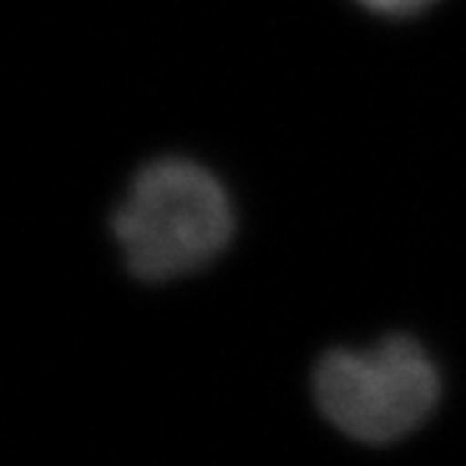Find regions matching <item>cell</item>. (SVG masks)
<instances>
[{"label": "cell", "mask_w": 466, "mask_h": 466, "mask_svg": "<svg viewBox=\"0 0 466 466\" xmlns=\"http://www.w3.org/2000/svg\"><path fill=\"white\" fill-rule=\"evenodd\" d=\"M320 413L360 444H393L419 430L441 399L432 357L408 335L369 349H335L315 369Z\"/></svg>", "instance_id": "7a4b0ae2"}, {"label": "cell", "mask_w": 466, "mask_h": 466, "mask_svg": "<svg viewBox=\"0 0 466 466\" xmlns=\"http://www.w3.org/2000/svg\"><path fill=\"white\" fill-rule=\"evenodd\" d=\"M225 186L199 163L160 157L136 175L113 214V233L132 276L172 281L211 264L233 237Z\"/></svg>", "instance_id": "6da1fadb"}, {"label": "cell", "mask_w": 466, "mask_h": 466, "mask_svg": "<svg viewBox=\"0 0 466 466\" xmlns=\"http://www.w3.org/2000/svg\"><path fill=\"white\" fill-rule=\"evenodd\" d=\"M357 4L385 17H413L436 4V0H357Z\"/></svg>", "instance_id": "3957f363"}]
</instances>
